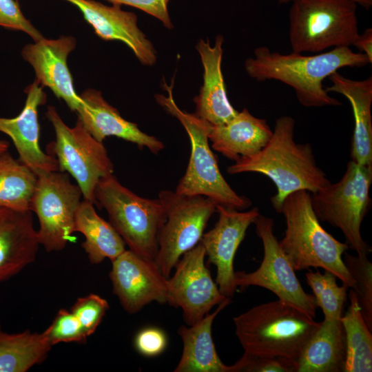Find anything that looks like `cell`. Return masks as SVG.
<instances>
[{
  "label": "cell",
  "instance_id": "cell-1",
  "mask_svg": "<svg viewBox=\"0 0 372 372\" xmlns=\"http://www.w3.org/2000/svg\"><path fill=\"white\" fill-rule=\"evenodd\" d=\"M369 63L364 54L355 52L349 47L304 55L293 52L281 54L260 46L254 50L253 57L247 59L245 68L257 81L274 80L291 87L302 105L322 107L341 105L324 87L322 82L327 77L342 68H360Z\"/></svg>",
  "mask_w": 372,
  "mask_h": 372
},
{
  "label": "cell",
  "instance_id": "cell-2",
  "mask_svg": "<svg viewBox=\"0 0 372 372\" xmlns=\"http://www.w3.org/2000/svg\"><path fill=\"white\" fill-rule=\"evenodd\" d=\"M295 124L290 116L278 118L265 146L253 156L240 158L227 169L230 174L256 172L270 178L276 187L271 202L278 213L289 194L298 190L315 193L330 183L318 166L311 145L295 141Z\"/></svg>",
  "mask_w": 372,
  "mask_h": 372
},
{
  "label": "cell",
  "instance_id": "cell-3",
  "mask_svg": "<svg viewBox=\"0 0 372 372\" xmlns=\"http://www.w3.org/2000/svg\"><path fill=\"white\" fill-rule=\"evenodd\" d=\"M279 213L286 223L285 236L279 244L293 269L322 268L355 289V281L342 257L349 247L322 227L313 209L310 192L298 190L289 194Z\"/></svg>",
  "mask_w": 372,
  "mask_h": 372
},
{
  "label": "cell",
  "instance_id": "cell-4",
  "mask_svg": "<svg viewBox=\"0 0 372 372\" xmlns=\"http://www.w3.org/2000/svg\"><path fill=\"white\" fill-rule=\"evenodd\" d=\"M235 333L245 352L298 359L320 322L278 299L234 317Z\"/></svg>",
  "mask_w": 372,
  "mask_h": 372
},
{
  "label": "cell",
  "instance_id": "cell-5",
  "mask_svg": "<svg viewBox=\"0 0 372 372\" xmlns=\"http://www.w3.org/2000/svg\"><path fill=\"white\" fill-rule=\"evenodd\" d=\"M94 197L96 205L106 210L110 223L129 249L143 258L155 261L158 236L166 219L161 200L138 196L113 174L99 181Z\"/></svg>",
  "mask_w": 372,
  "mask_h": 372
},
{
  "label": "cell",
  "instance_id": "cell-6",
  "mask_svg": "<svg viewBox=\"0 0 372 372\" xmlns=\"http://www.w3.org/2000/svg\"><path fill=\"white\" fill-rule=\"evenodd\" d=\"M168 95L156 94L157 103L169 114L176 117L188 134L191 154L184 176L175 192L183 195H203L218 205L238 210L248 208L251 201L238 195L221 174L216 158L208 142L209 123L194 114L180 110L175 103L172 86L164 82Z\"/></svg>",
  "mask_w": 372,
  "mask_h": 372
},
{
  "label": "cell",
  "instance_id": "cell-7",
  "mask_svg": "<svg viewBox=\"0 0 372 372\" xmlns=\"http://www.w3.org/2000/svg\"><path fill=\"white\" fill-rule=\"evenodd\" d=\"M289 43L296 53H320L350 47L359 35L357 3L353 0H292Z\"/></svg>",
  "mask_w": 372,
  "mask_h": 372
},
{
  "label": "cell",
  "instance_id": "cell-8",
  "mask_svg": "<svg viewBox=\"0 0 372 372\" xmlns=\"http://www.w3.org/2000/svg\"><path fill=\"white\" fill-rule=\"evenodd\" d=\"M372 169L350 161L342 178L311 195L319 219L338 228L346 243L357 256H368L371 247L362 237L360 228L370 209Z\"/></svg>",
  "mask_w": 372,
  "mask_h": 372
},
{
  "label": "cell",
  "instance_id": "cell-9",
  "mask_svg": "<svg viewBox=\"0 0 372 372\" xmlns=\"http://www.w3.org/2000/svg\"><path fill=\"white\" fill-rule=\"evenodd\" d=\"M46 116L56 135L51 149L60 172H66L76 181L84 200L96 204L94 191L99 181L113 174L114 164L102 142L95 139L77 118L68 127L56 108L48 106Z\"/></svg>",
  "mask_w": 372,
  "mask_h": 372
},
{
  "label": "cell",
  "instance_id": "cell-10",
  "mask_svg": "<svg viewBox=\"0 0 372 372\" xmlns=\"http://www.w3.org/2000/svg\"><path fill=\"white\" fill-rule=\"evenodd\" d=\"M166 219L158 236L155 262L168 278L180 257L200 240L217 203L203 195H183L172 190L158 194Z\"/></svg>",
  "mask_w": 372,
  "mask_h": 372
},
{
  "label": "cell",
  "instance_id": "cell-11",
  "mask_svg": "<svg viewBox=\"0 0 372 372\" xmlns=\"http://www.w3.org/2000/svg\"><path fill=\"white\" fill-rule=\"evenodd\" d=\"M82 192L65 172L37 176L30 210L37 215L39 244L48 252L63 249L74 232L75 216Z\"/></svg>",
  "mask_w": 372,
  "mask_h": 372
},
{
  "label": "cell",
  "instance_id": "cell-12",
  "mask_svg": "<svg viewBox=\"0 0 372 372\" xmlns=\"http://www.w3.org/2000/svg\"><path fill=\"white\" fill-rule=\"evenodd\" d=\"M254 224L263 245V258L254 271H235L236 287L258 286L273 293L279 300L315 318L317 304L313 295L307 293L273 234V220L259 215Z\"/></svg>",
  "mask_w": 372,
  "mask_h": 372
},
{
  "label": "cell",
  "instance_id": "cell-13",
  "mask_svg": "<svg viewBox=\"0 0 372 372\" xmlns=\"http://www.w3.org/2000/svg\"><path fill=\"white\" fill-rule=\"evenodd\" d=\"M205 251L199 242L185 252L167 280V303L183 310L187 326L193 325L227 298L220 291L205 264Z\"/></svg>",
  "mask_w": 372,
  "mask_h": 372
},
{
  "label": "cell",
  "instance_id": "cell-14",
  "mask_svg": "<svg viewBox=\"0 0 372 372\" xmlns=\"http://www.w3.org/2000/svg\"><path fill=\"white\" fill-rule=\"evenodd\" d=\"M218 218L214 227L203 234L200 242L204 247L208 263L216 267L215 282L220 293L231 298L237 287L235 284L234 260L248 227L260 214L258 207L248 211L217 205Z\"/></svg>",
  "mask_w": 372,
  "mask_h": 372
},
{
  "label": "cell",
  "instance_id": "cell-15",
  "mask_svg": "<svg viewBox=\"0 0 372 372\" xmlns=\"http://www.w3.org/2000/svg\"><path fill=\"white\" fill-rule=\"evenodd\" d=\"M109 273L113 293L130 314L156 302L167 303V280L155 261L147 260L125 249L112 261Z\"/></svg>",
  "mask_w": 372,
  "mask_h": 372
},
{
  "label": "cell",
  "instance_id": "cell-16",
  "mask_svg": "<svg viewBox=\"0 0 372 372\" xmlns=\"http://www.w3.org/2000/svg\"><path fill=\"white\" fill-rule=\"evenodd\" d=\"M75 46L76 40L71 36H62L56 39L43 37L26 45L22 50L23 58L34 69L36 80L42 86L48 87L74 112L83 103L74 90L67 64L68 56Z\"/></svg>",
  "mask_w": 372,
  "mask_h": 372
},
{
  "label": "cell",
  "instance_id": "cell-17",
  "mask_svg": "<svg viewBox=\"0 0 372 372\" xmlns=\"http://www.w3.org/2000/svg\"><path fill=\"white\" fill-rule=\"evenodd\" d=\"M64 1L81 12L99 37L125 43L143 65L151 66L156 63V50L138 28L137 16L134 12L123 10L118 4L110 6L94 0Z\"/></svg>",
  "mask_w": 372,
  "mask_h": 372
},
{
  "label": "cell",
  "instance_id": "cell-18",
  "mask_svg": "<svg viewBox=\"0 0 372 372\" xmlns=\"http://www.w3.org/2000/svg\"><path fill=\"white\" fill-rule=\"evenodd\" d=\"M27 99L21 113L14 118H0V132L12 141L19 160L37 176L59 171L54 156L43 152L39 144L38 107L46 102L43 86L35 80L26 90Z\"/></svg>",
  "mask_w": 372,
  "mask_h": 372
},
{
  "label": "cell",
  "instance_id": "cell-19",
  "mask_svg": "<svg viewBox=\"0 0 372 372\" xmlns=\"http://www.w3.org/2000/svg\"><path fill=\"white\" fill-rule=\"evenodd\" d=\"M80 96L83 103L76 112L78 119L98 141L103 143L106 137L116 136L133 143L141 149L146 147L156 154L165 148L162 141L141 131L137 124L123 118L104 99L101 92L89 89Z\"/></svg>",
  "mask_w": 372,
  "mask_h": 372
},
{
  "label": "cell",
  "instance_id": "cell-20",
  "mask_svg": "<svg viewBox=\"0 0 372 372\" xmlns=\"http://www.w3.org/2000/svg\"><path fill=\"white\" fill-rule=\"evenodd\" d=\"M39 245L32 211L0 207V283L33 262Z\"/></svg>",
  "mask_w": 372,
  "mask_h": 372
},
{
  "label": "cell",
  "instance_id": "cell-21",
  "mask_svg": "<svg viewBox=\"0 0 372 372\" xmlns=\"http://www.w3.org/2000/svg\"><path fill=\"white\" fill-rule=\"evenodd\" d=\"M221 35L216 38L214 46L209 40H200L196 45L203 66V83L198 96L194 114L212 125L224 124L238 112L230 103L227 94L221 63L223 43Z\"/></svg>",
  "mask_w": 372,
  "mask_h": 372
},
{
  "label": "cell",
  "instance_id": "cell-22",
  "mask_svg": "<svg viewBox=\"0 0 372 372\" xmlns=\"http://www.w3.org/2000/svg\"><path fill=\"white\" fill-rule=\"evenodd\" d=\"M331 85L325 87L329 93L344 96L350 103L354 118L351 140V161L372 169V76L353 80L338 71L329 77Z\"/></svg>",
  "mask_w": 372,
  "mask_h": 372
},
{
  "label": "cell",
  "instance_id": "cell-23",
  "mask_svg": "<svg viewBox=\"0 0 372 372\" xmlns=\"http://www.w3.org/2000/svg\"><path fill=\"white\" fill-rule=\"evenodd\" d=\"M267 121L244 108L228 122L209 125L208 138L214 149L235 162L260 152L272 135Z\"/></svg>",
  "mask_w": 372,
  "mask_h": 372
},
{
  "label": "cell",
  "instance_id": "cell-24",
  "mask_svg": "<svg viewBox=\"0 0 372 372\" xmlns=\"http://www.w3.org/2000/svg\"><path fill=\"white\" fill-rule=\"evenodd\" d=\"M227 298L211 313L191 326L182 325L178 333L183 344V353L174 372H229L218 356L211 336V327L216 316L228 304Z\"/></svg>",
  "mask_w": 372,
  "mask_h": 372
},
{
  "label": "cell",
  "instance_id": "cell-25",
  "mask_svg": "<svg viewBox=\"0 0 372 372\" xmlns=\"http://www.w3.org/2000/svg\"><path fill=\"white\" fill-rule=\"evenodd\" d=\"M346 340L338 320L320 322L296 360V372H343Z\"/></svg>",
  "mask_w": 372,
  "mask_h": 372
},
{
  "label": "cell",
  "instance_id": "cell-26",
  "mask_svg": "<svg viewBox=\"0 0 372 372\" xmlns=\"http://www.w3.org/2000/svg\"><path fill=\"white\" fill-rule=\"evenodd\" d=\"M85 237L82 247L92 265H98L105 258L114 260L125 250V243L110 222L100 217L94 204L83 200L75 216L74 232Z\"/></svg>",
  "mask_w": 372,
  "mask_h": 372
},
{
  "label": "cell",
  "instance_id": "cell-27",
  "mask_svg": "<svg viewBox=\"0 0 372 372\" xmlns=\"http://www.w3.org/2000/svg\"><path fill=\"white\" fill-rule=\"evenodd\" d=\"M350 304L340 318L346 340L343 372L372 371V335L362 314L355 291L349 293Z\"/></svg>",
  "mask_w": 372,
  "mask_h": 372
},
{
  "label": "cell",
  "instance_id": "cell-28",
  "mask_svg": "<svg viewBox=\"0 0 372 372\" xmlns=\"http://www.w3.org/2000/svg\"><path fill=\"white\" fill-rule=\"evenodd\" d=\"M51 347L43 333H8L0 324V372H25L41 363Z\"/></svg>",
  "mask_w": 372,
  "mask_h": 372
},
{
  "label": "cell",
  "instance_id": "cell-29",
  "mask_svg": "<svg viewBox=\"0 0 372 372\" xmlns=\"http://www.w3.org/2000/svg\"><path fill=\"white\" fill-rule=\"evenodd\" d=\"M37 180L28 167L5 152L0 156V207L30 210Z\"/></svg>",
  "mask_w": 372,
  "mask_h": 372
},
{
  "label": "cell",
  "instance_id": "cell-30",
  "mask_svg": "<svg viewBox=\"0 0 372 372\" xmlns=\"http://www.w3.org/2000/svg\"><path fill=\"white\" fill-rule=\"evenodd\" d=\"M305 276L307 282L312 289L317 307L323 312L324 319H340L347 298L348 286L344 283L342 286H339L335 275L325 270L323 274L318 271L309 270Z\"/></svg>",
  "mask_w": 372,
  "mask_h": 372
},
{
  "label": "cell",
  "instance_id": "cell-31",
  "mask_svg": "<svg viewBox=\"0 0 372 372\" xmlns=\"http://www.w3.org/2000/svg\"><path fill=\"white\" fill-rule=\"evenodd\" d=\"M343 261L355 281L353 289L364 320L372 331V263L367 256H354L345 252Z\"/></svg>",
  "mask_w": 372,
  "mask_h": 372
},
{
  "label": "cell",
  "instance_id": "cell-32",
  "mask_svg": "<svg viewBox=\"0 0 372 372\" xmlns=\"http://www.w3.org/2000/svg\"><path fill=\"white\" fill-rule=\"evenodd\" d=\"M43 333L51 346L60 342L85 343L87 338L74 314L63 309Z\"/></svg>",
  "mask_w": 372,
  "mask_h": 372
},
{
  "label": "cell",
  "instance_id": "cell-33",
  "mask_svg": "<svg viewBox=\"0 0 372 372\" xmlns=\"http://www.w3.org/2000/svg\"><path fill=\"white\" fill-rule=\"evenodd\" d=\"M296 361L293 359L269 355L244 353L229 372H296Z\"/></svg>",
  "mask_w": 372,
  "mask_h": 372
},
{
  "label": "cell",
  "instance_id": "cell-34",
  "mask_svg": "<svg viewBox=\"0 0 372 372\" xmlns=\"http://www.w3.org/2000/svg\"><path fill=\"white\" fill-rule=\"evenodd\" d=\"M109 309L107 301L94 293L77 299L70 311L79 320L87 337L93 334Z\"/></svg>",
  "mask_w": 372,
  "mask_h": 372
},
{
  "label": "cell",
  "instance_id": "cell-35",
  "mask_svg": "<svg viewBox=\"0 0 372 372\" xmlns=\"http://www.w3.org/2000/svg\"><path fill=\"white\" fill-rule=\"evenodd\" d=\"M0 26L21 30L34 41L43 38L41 33L28 21L15 0H0Z\"/></svg>",
  "mask_w": 372,
  "mask_h": 372
},
{
  "label": "cell",
  "instance_id": "cell-36",
  "mask_svg": "<svg viewBox=\"0 0 372 372\" xmlns=\"http://www.w3.org/2000/svg\"><path fill=\"white\" fill-rule=\"evenodd\" d=\"M167 343L165 332L157 327L141 329L134 339L136 349L147 357L156 356L164 351Z\"/></svg>",
  "mask_w": 372,
  "mask_h": 372
},
{
  "label": "cell",
  "instance_id": "cell-37",
  "mask_svg": "<svg viewBox=\"0 0 372 372\" xmlns=\"http://www.w3.org/2000/svg\"><path fill=\"white\" fill-rule=\"evenodd\" d=\"M112 4L127 5L138 8L160 20L163 25L172 29L174 25L168 11L170 0H107Z\"/></svg>",
  "mask_w": 372,
  "mask_h": 372
},
{
  "label": "cell",
  "instance_id": "cell-38",
  "mask_svg": "<svg viewBox=\"0 0 372 372\" xmlns=\"http://www.w3.org/2000/svg\"><path fill=\"white\" fill-rule=\"evenodd\" d=\"M353 46L364 54L372 63V29L366 28L363 33L359 34Z\"/></svg>",
  "mask_w": 372,
  "mask_h": 372
},
{
  "label": "cell",
  "instance_id": "cell-39",
  "mask_svg": "<svg viewBox=\"0 0 372 372\" xmlns=\"http://www.w3.org/2000/svg\"><path fill=\"white\" fill-rule=\"evenodd\" d=\"M280 4L288 3L292 0H274ZM357 5H360L365 9H369L372 6V0H353Z\"/></svg>",
  "mask_w": 372,
  "mask_h": 372
},
{
  "label": "cell",
  "instance_id": "cell-40",
  "mask_svg": "<svg viewBox=\"0 0 372 372\" xmlns=\"http://www.w3.org/2000/svg\"><path fill=\"white\" fill-rule=\"evenodd\" d=\"M10 144L7 141L0 140V156L8 152Z\"/></svg>",
  "mask_w": 372,
  "mask_h": 372
}]
</instances>
